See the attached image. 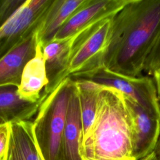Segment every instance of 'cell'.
Masks as SVG:
<instances>
[{"label": "cell", "mask_w": 160, "mask_h": 160, "mask_svg": "<svg viewBox=\"0 0 160 160\" xmlns=\"http://www.w3.org/2000/svg\"><path fill=\"white\" fill-rule=\"evenodd\" d=\"M72 79H64L48 96L42 93L33 122L34 138L43 160H59Z\"/></svg>", "instance_id": "3957f363"}, {"label": "cell", "mask_w": 160, "mask_h": 160, "mask_svg": "<svg viewBox=\"0 0 160 160\" xmlns=\"http://www.w3.org/2000/svg\"><path fill=\"white\" fill-rule=\"evenodd\" d=\"M160 68V30L145 60L143 72L148 75L153 73Z\"/></svg>", "instance_id": "2e32d148"}, {"label": "cell", "mask_w": 160, "mask_h": 160, "mask_svg": "<svg viewBox=\"0 0 160 160\" xmlns=\"http://www.w3.org/2000/svg\"><path fill=\"white\" fill-rule=\"evenodd\" d=\"M79 153L82 160H135L130 119L121 91L101 85L94 120L81 138Z\"/></svg>", "instance_id": "7a4b0ae2"}, {"label": "cell", "mask_w": 160, "mask_h": 160, "mask_svg": "<svg viewBox=\"0 0 160 160\" xmlns=\"http://www.w3.org/2000/svg\"><path fill=\"white\" fill-rule=\"evenodd\" d=\"M129 1V0H86L71 16L52 39L68 38L91 24L112 17Z\"/></svg>", "instance_id": "52a82bcc"}, {"label": "cell", "mask_w": 160, "mask_h": 160, "mask_svg": "<svg viewBox=\"0 0 160 160\" xmlns=\"http://www.w3.org/2000/svg\"><path fill=\"white\" fill-rule=\"evenodd\" d=\"M82 29L68 38L62 39H52L42 46L47 76L49 81L44 91L52 86L57 78L64 70L71 51Z\"/></svg>", "instance_id": "4fadbf2b"}, {"label": "cell", "mask_w": 160, "mask_h": 160, "mask_svg": "<svg viewBox=\"0 0 160 160\" xmlns=\"http://www.w3.org/2000/svg\"><path fill=\"white\" fill-rule=\"evenodd\" d=\"M112 18L95 22L83 28L71 51L64 70L44 94L48 95L64 79L79 78L104 66L110 39Z\"/></svg>", "instance_id": "277c9868"}, {"label": "cell", "mask_w": 160, "mask_h": 160, "mask_svg": "<svg viewBox=\"0 0 160 160\" xmlns=\"http://www.w3.org/2000/svg\"><path fill=\"white\" fill-rule=\"evenodd\" d=\"M11 134V122L0 125V160H4L8 149Z\"/></svg>", "instance_id": "ac0fdd59"}, {"label": "cell", "mask_w": 160, "mask_h": 160, "mask_svg": "<svg viewBox=\"0 0 160 160\" xmlns=\"http://www.w3.org/2000/svg\"><path fill=\"white\" fill-rule=\"evenodd\" d=\"M43 99L32 103L21 99L17 87L0 88V125L21 120H29L36 114Z\"/></svg>", "instance_id": "7c38bea8"}, {"label": "cell", "mask_w": 160, "mask_h": 160, "mask_svg": "<svg viewBox=\"0 0 160 160\" xmlns=\"http://www.w3.org/2000/svg\"><path fill=\"white\" fill-rule=\"evenodd\" d=\"M75 79H84L111 87L130 97L154 117L160 119V104L152 77H130L106 68L104 66Z\"/></svg>", "instance_id": "5b68a950"}, {"label": "cell", "mask_w": 160, "mask_h": 160, "mask_svg": "<svg viewBox=\"0 0 160 160\" xmlns=\"http://www.w3.org/2000/svg\"><path fill=\"white\" fill-rule=\"evenodd\" d=\"M154 81L158 100L160 104V68L158 69L152 75Z\"/></svg>", "instance_id": "ffe728a7"}, {"label": "cell", "mask_w": 160, "mask_h": 160, "mask_svg": "<svg viewBox=\"0 0 160 160\" xmlns=\"http://www.w3.org/2000/svg\"><path fill=\"white\" fill-rule=\"evenodd\" d=\"M82 132L79 99L72 79L59 160H82L79 153Z\"/></svg>", "instance_id": "9c48e42d"}, {"label": "cell", "mask_w": 160, "mask_h": 160, "mask_svg": "<svg viewBox=\"0 0 160 160\" xmlns=\"http://www.w3.org/2000/svg\"><path fill=\"white\" fill-rule=\"evenodd\" d=\"M38 29L0 58V88L19 85L24 66L36 53Z\"/></svg>", "instance_id": "ba28073f"}, {"label": "cell", "mask_w": 160, "mask_h": 160, "mask_svg": "<svg viewBox=\"0 0 160 160\" xmlns=\"http://www.w3.org/2000/svg\"><path fill=\"white\" fill-rule=\"evenodd\" d=\"M160 30V0H129L112 18L104 66L112 72L138 77Z\"/></svg>", "instance_id": "6da1fadb"}, {"label": "cell", "mask_w": 160, "mask_h": 160, "mask_svg": "<svg viewBox=\"0 0 160 160\" xmlns=\"http://www.w3.org/2000/svg\"><path fill=\"white\" fill-rule=\"evenodd\" d=\"M141 160H157L156 158V156L154 155V152H152L151 154H150L149 155H148V156H146V158L141 159Z\"/></svg>", "instance_id": "7402d4cb"}, {"label": "cell", "mask_w": 160, "mask_h": 160, "mask_svg": "<svg viewBox=\"0 0 160 160\" xmlns=\"http://www.w3.org/2000/svg\"><path fill=\"white\" fill-rule=\"evenodd\" d=\"M24 1L6 0L0 1V26L23 4Z\"/></svg>", "instance_id": "e0dca14e"}, {"label": "cell", "mask_w": 160, "mask_h": 160, "mask_svg": "<svg viewBox=\"0 0 160 160\" xmlns=\"http://www.w3.org/2000/svg\"><path fill=\"white\" fill-rule=\"evenodd\" d=\"M86 0H54L49 5L38 30V39L42 46L49 42L71 16Z\"/></svg>", "instance_id": "8fae6325"}, {"label": "cell", "mask_w": 160, "mask_h": 160, "mask_svg": "<svg viewBox=\"0 0 160 160\" xmlns=\"http://www.w3.org/2000/svg\"><path fill=\"white\" fill-rule=\"evenodd\" d=\"M10 138L24 160H43L34 138L32 121L11 122Z\"/></svg>", "instance_id": "9a60e30c"}, {"label": "cell", "mask_w": 160, "mask_h": 160, "mask_svg": "<svg viewBox=\"0 0 160 160\" xmlns=\"http://www.w3.org/2000/svg\"><path fill=\"white\" fill-rule=\"evenodd\" d=\"M72 79L79 99L82 137L88 132L94 122L101 85L84 79Z\"/></svg>", "instance_id": "5bb4252c"}, {"label": "cell", "mask_w": 160, "mask_h": 160, "mask_svg": "<svg viewBox=\"0 0 160 160\" xmlns=\"http://www.w3.org/2000/svg\"><path fill=\"white\" fill-rule=\"evenodd\" d=\"M123 95L131 122L132 156L135 160H141L156 148L160 137V119L130 97Z\"/></svg>", "instance_id": "8992f818"}, {"label": "cell", "mask_w": 160, "mask_h": 160, "mask_svg": "<svg viewBox=\"0 0 160 160\" xmlns=\"http://www.w3.org/2000/svg\"><path fill=\"white\" fill-rule=\"evenodd\" d=\"M154 155L156 156V158L157 160H160V137L159 139V141L158 142V144L156 146V148L154 151Z\"/></svg>", "instance_id": "44dd1931"}, {"label": "cell", "mask_w": 160, "mask_h": 160, "mask_svg": "<svg viewBox=\"0 0 160 160\" xmlns=\"http://www.w3.org/2000/svg\"><path fill=\"white\" fill-rule=\"evenodd\" d=\"M4 160H24L11 138L9 139L8 149Z\"/></svg>", "instance_id": "d6986e66"}, {"label": "cell", "mask_w": 160, "mask_h": 160, "mask_svg": "<svg viewBox=\"0 0 160 160\" xmlns=\"http://www.w3.org/2000/svg\"><path fill=\"white\" fill-rule=\"evenodd\" d=\"M49 82L42 46L38 42L35 55L24 68L17 92L21 99L32 103L38 102L42 99V89H44Z\"/></svg>", "instance_id": "30bf717a"}]
</instances>
